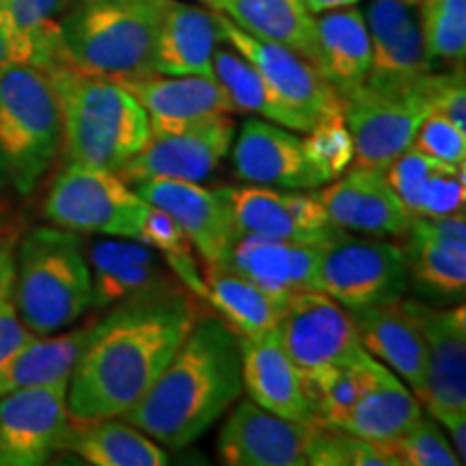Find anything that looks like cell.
Wrapping results in <instances>:
<instances>
[{
	"mask_svg": "<svg viewBox=\"0 0 466 466\" xmlns=\"http://www.w3.org/2000/svg\"><path fill=\"white\" fill-rule=\"evenodd\" d=\"M419 28L428 61L464 66L466 55V0H419Z\"/></svg>",
	"mask_w": 466,
	"mask_h": 466,
	"instance_id": "obj_35",
	"label": "cell"
},
{
	"mask_svg": "<svg viewBox=\"0 0 466 466\" xmlns=\"http://www.w3.org/2000/svg\"><path fill=\"white\" fill-rule=\"evenodd\" d=\"M307 5V9L311 11L313 15L322 14V11L339 9V7H350V5H359L360 0H302Z\"/></svg>",
	"mask_w": 466,
	"mask_h": 466,
	"instance_id": "obj_47",
	"label": "cell"
},
{
	"mask_svg": "<svg viewBox=\"0 0 466 466\" xmlns=\"http://www.w3.org/2000/svg\"><path fill=\"white\" fill-rule=\"evenodd\" d=\"M56 61L61 58L55 52L44 48L42 44L35 42L14 25L7 9L0 3V74L14 66H22V63L48 67Z\"/></svg>",
	"mask_w": 466,
	"mask_h": 466,
	"instance_id": "obj_43",
	"label": "cell"
},
{
	"mask_svg": "<svg viewBox=\"0 0 466 466\" xmlns=\"http://www.w3.org/2000/svg\"><path fill=\"white\" fill-rule=\"evenodd\" d=\"M63 127L48 69L22 63L0 74V190L26 197L61 151Z\"/></svg>",
	"mask_w": 466,
	"mask_h": 466,
	"instance_id": "obj_6",
	"label": "cell"
},
{
	"mask_svg": "<svg viewBox=\"0 0 466 466\" xmlns=\"http://www.w3.org/2000/svg\"><path fill=\"white\" fill-rule=\"evenodd\" d=\"M17 316L33 335H55L91 309V270L78 233L33 227L15 244L11 291Z\"/></svg>",
	"mask_w": 466,
	"mask_h": 466,
	"instance_id": "obj_5",
	"label": "cell"
},
{
	"mask_svg": "<svg viewBox=\"0 0 466 466\" xmlns=\"http://www.w3.org/2000/svg\"><path fill=\"white\" fill-rule=\"evenodd\" d=\"M318 259L319 244L238 236L223 264L288 300L294 291L318 289Z\"/></svg>",
	"mask_w": 466,
	"mask_h": 466,
	"instance_id": "obj_23",
	"label": "cell"
},
{
	"mask_svg": "<svg viewBox=\"0 0 466 466\" xmlns=\"http://www.w3.org/2000/svg\"><path fill=\"white\" fill-rule=\"evenodd\" d=\"M100 318L76 326L67 333L35 337L17 357L0 371V398L20 389L46 387V384L69 382L76 363L85 354L86 346L96 335Z\"/></svg>",
	"mask_w": 466,
	"mask_h": 466,
	"instance_id": "obj_28",
	"label": "cell"
},
{
	"mask_svg": "<svg viewBox=\"0 0 466 466\" xmlns=\"http://www.w3.org/2000/svg\"><path fill=\"white\" fill-rule=\"evenodd\" d=\"M214 14H217L223 42L240 52L250 66L264 76L266 83L277 91L283 102L309 116L313 124L330 119V116H343L341 96L326 83L313 63L281 44L247 33L220 11H214Z\"/></svg>",
	"mask_w": 466,
	"mask_h": 466,
	"instance_id": "obj_12",
	"label": "cell"
},
{
	"mask_svg": "<svg viewBox=\"0 0 466 466\" xmlns=\"http://www.w3.org/2000/svg\"><path fill=\"white\" fill-rule=\"evenodd\" d=\"M408 275L434 299H460L466 289V248L442 244L408 227Z\"/></svg>",
	"mask_w": 466,
	"mask_h": 466,
	"instance_id": "obj_33",
	"label": "cell"
},
{
	"mask_svg": "<svg viewBox=\"0 0 466 466\" xmlns=\"http://www.w3.org/2000/svg\"><path fill=\"white\" fill-rule=\"evenodd\" d=\"M206 300L238 337H250L277 329L283 302L250 279L238 275L225 264L203 268Z\"/></svg>",
	"mask_w": 466,
	"mask_h": 466,
	"instance_id": "obj_30",
	"label": "cell"
},
{
	"mask_svg": "<svg viewBox=\"0 0 466 466\" xmlns=\"http://www.w3.org/2000/svg\"><path fill=\"white\" fill-rule=\"evenodd\" d=\"M91 270V307L113 309L171 288L154 250L138 240H104L86 250Z\"/></svg>",
	"mask_w": 466,
	"mask_h": 466,
	"instance_id": "obj_24",
	"label": "cell"
},
{
	"mask_svg": "<svg viewBox=\"0 0 466 466\" xmlns=\"http://www.w3.org/2000/svg\"><path fill=\"white\" fill-rule=\"evenodd\" d=\"M134 190L182 227L206 264H223L238 238L223 188L209 190L199 182L182 179H145L134 184Z\"/></svg>",
	"mask_w": 466,
	"mask_h": 466,
	"instance_id": "obj_17",
	"label": "cell"
},
{
	"mask_svg": "<svg viewBox=\"0 0 466 466\" xmlns=\"http://www.w3.org/2000/svg\"><path fill=\"white\" fill-rule=\"evenodd\" d=\"M48 69L61 108V149L67 162L116 173L147 143L145 108L113 78L56 61Z\"/></svg>",
	"mask_w": 466,
	"mask_h": 466,
	"instance_id": "obj_3",
	"label": "cell"
},
{
	"mask_svg": "<svg viewBox=\"0 0 466 466\" xmlns=\"http://www.w3.org/2000/svg\"><path fill=\"white\" fill-rule=\"evenodd\" d=\"M430 74L400 89L363 85L343 100V124L352 137L354 165L384 171L410 147L421 121L432 113L425 91Z\"/></svg>",
	"mask_w": 466,
	"mask_h": 466,
	"instance_id": "obj_9",
	"label": "cell"
},
{
	"mask_svg": "<svg viewBox=\"0 0 466 466\" xmlns=\"http://www.w3.org/2000/svg\"><path fill=\"white\" fill-rule=\"evenodd\" d=\"M302 149L329 182L346 173L354 162L352 137L343 124V116L318 121L302 138Z\"/></svg>",
	"mask_w": 466,
	"mask_h": 466,
	"instance_id": "obj_38",
	"label": "cell"
},
{
	"mask_svg": "<svg viewBox=\"0 0 466 466\" xmlns=\"http://www.w3.org/2000/svg\"><path fill=\"white\" fill-rule=\"evenodd\" d=\"M240 359L242 389L255 404L279 417L316 423L305 378L283 350L277 329L240 337Z\"/></svg>",
	"mask_w": 466,
	"mask_h": 466,
	"instance_id": "obj_21",
	"label": "cell"
},
{
	"mask_svg": "<svg viewBox=\"0 0 466 466\" xmlns=\"http://www.w3.org/2000/svg\"><path fill=\"white\" fill-rule=\"evenodd\" d=\"M147 206L116 173L67 162L50 186L44 214L50 225L74 233L138 240Z\"/></svg>",
	"mask_w": 466,
	"mask_h": 466,
	"instance_id": "obj_7",
	"label": "cell"
},
{
	"mask_svg": "<svg viewBox=\"0 0 466 466\" xmlns=\"http://www.w3.org/2000/svg\"><path fill=\"white\" fill-rule=\"evenodd\" d=\"M220 42L223 35L214 11L167 0L156 39L154 72L162 76L214 78L212 56Z\"/></svg>",
	"mask_w": 466,
	"mask_h": 466,
	"instance_id": "obj_25",
	"label": "cell"
},
{
	"mask_svg": "<svg viewBox=\"0 0 466 466\" xmlns=\"http://www.w3.org/2000/svg\"><path fill=\"white\" fill-rule=\"evenodd\" d=\"M3 225H5V220H3V217H0V231H3Z\"/></svg>",
	"mask_w": 466,
	"mask_h": 466,
	"instance_id": "obj_50",
	"label": "cell"
},
{
	"mask_svg": "<svg viewBox=\"0 0 466 466\" xmlns=\"http://www.w3.org/2000/svg\"><path fill=\"white\" fill-rule=\"evenodd\" d=\"M316 67L341 100L367 83L371 42L363 11L357 9V5L316 15Z\"/></svg>",
	"mask_w": 466,
	"mask_h": 466,
	"instance_id": "obj_26",
	"label": "cell"
},
{
	"mask_svg": "<svg viewBox=\"0 0 466 466\" xmlns=\"http://www.w3.org/2000/svg\"><path fill=\"white\" fill-rule=\"evenodd\" d=\"M214 11L255 37L281 44L316 66V15L302 0H217Z\"/></svg>",
	"mask_w": 466,
	"mask_h": 466,
	"instance_id": "obj_29",
	"label": "cell"
},
{
	"mask_svg": "<svg viewBox=\"0 0 466 466\" xmlns=\"http://www.w3.org/2000/svg\"><path fill=\"white\" fill-rule=\"evenodd\" d=\"M330 225L370 236H406L410 214L401 206L384 171L354 167L318 192Z\"/></svg>",
	"mask_w": 466,
	"mask_h": 466,
	"instance_id": "obj_20",
	"label": "cell"
},
{
	"mask_svg": "<svg viewBox=\"0 0 466 466\" xmlns=\"http://www.w3.org/2000/svg\"><path fill=\"white\" fill-rule=\"evenodd\" d=\"M352 316L365 352L398 371L419 398L423 391L428 352L415 302H382L354 311Z\"/></svg>",
	"mask_w": 466,
	"mask_h": 466,
	"instance_id": "obj_22",
	"label": "cell"
},
{
	"mask_svg": "<svg viewBox=\"0 0 466 466\" xmlns=\"http://www.w3.org/2000/svg\"><path fill=\"white\" fill-rule=\"evenodd\" d=\"M436 165H439V160L408 147L404 154H400L391 165L384 168V179L398 195V199L406 208V212L410 214V218L419 217L425 186H428L430 175H432Z\"/></svg>",
	"mask_w": 466,
	"mask_h": 466,
	"instance_id": "obj_40",
	"label": "cell"
},
{
	"mask_svg": "<svg viewBox=\"0 0 466 466\" xmlns=\"http://www.w3.org/2000/svg\"><path fill=\"white\" fill-rule=\"evenodd\" d=\"M389 456L398 460L400 466H458V453L447 442L445 434L436 425V419L419 417V421L412 425L391 442L378 445Z\"/></svg>",
	"mask_w": 466,
	"mask_h": 466,
	"instance_id": "obj_37",
	"label": "cell"
},
{
	"mask_svg": "<svg viewBox=\"0 0 466 466\" xmlns=\"http://www.w3.org/2000/svg\"><path fill=\"white\" fill-rule=\"evenodd\" d=\"M412 149L445 165H464L466 132L439 113H430L412 138Z\"/></svg>",
	"mask_w": 466,
	"mask_h": 466,
	"instance_id": "obj_42",
	"label": "cell"
},
{
	"mask_svg": "<svg viewBox=\"0 0 466 466\" xmlns=\"http://www.w3.org/2000/svg\"><path fill=\"white\" fill-rule=\"evenodd\" d=\"M277 333L305 380L365 352L352 311L319 289L294 291L283 302Z\"/></svg>",
	"mask_w": 466,
	"mask_h": 466,
	"instance_id": "obj_11",
	"label": "cell"
},
{
	"mask_svg": "<svg viewBox=\"0 0 466 466\" xmlns=\"http://www.w3.org/2000/svg\"><path fill=\"white\" fill-rule=\"evenodd\" d=\"M63 451L93 466H162L167 451L121 417L93 423H72Z\"/></svg>",
	"mask_w": 466,
	"mask_h": 466,
	"instance_id": "obj_31",
	"label": "cell"
},
{
	"mask_svg": "<svg viewBox=\"0 0 466 466\" xmlns=\"http://www.w3.org/2000/svg\"><path fill=\"white\" fill-rule=\"evenodd\" d=\"M238 236L322 244L337 231L318 192H279L270 186L223 188Z\"/></svg>",
	"mask_w": 466,
	"mask_h": 466,
	"instance_id": "obj_16",
	"label": "cell"
},
{
	"mask_svg": "<svg viewBox=\"0 0 466 466\" xmlns=\"http://www.w3.org/2000/svg\"><path fill=\"white\" fill-rule=\"evenodd\" d=\"M378 367H380V360L371 357L370 352H363L348 363L330 367L305 380L313 412H316V423L322 428H335L337 421L374 384Z\"/></svg>",
	"mask_w": 466,
	"mask_h": 466,
	"instance_id": "obj_34",
	"label": "cell"
},
{
	"mask_svg": "<svg viewBox=\"0 0 466 466\" xmlns=\"http://www.w3.org/2000/svg\"><path fill=\"white\" fill-rule=\"evenodd\" d=\"M240 393V337L220 318L199 316L149 391L121 419L160 445L182 450L206 434Z\"/></svg>",
	"mask_w": 466,
	"mask_h": 466,
	"instance_id": "obj_2",
	"label": "cell"
},
{
	"mask_svg": "<svg viewBox=\"0 0 466 466\" xmlns=\"http://www.w3.org/2000/svg\"><path fill=\"white\" fill-rule=\"evenodd\" d=\"M236 124L231 115H220L206 124L184 130L149 134L147 143L116 171L126 184L145 179H182L203 182L229 154Z\"/></svg>",
	"mask_w": 466,
	"mask_h": 466,
	"instance_id": "obj_14",
	"label": "cell"
},
{
	"mask_svg": "<svg viewBox=\"0 0 466 466\" xmlns=\"http://www.w3.org/2000/svg\"><path fill=\"white\" fill-rule=\"evenodd\" d=\"M167 0H72L58 17L61 61L113 80L154 72Z\"/></svg>",
	"mask_w": 466,
	"mask_h": 466,
	"instance_id": "obj_4",
	"label": "cell"
},
{
	"mask_svg": "<svg viewBox=\"0 0 466 466\" xmlns=\"http://www.w3.org/2000/svg\"><path fill=\"white\" fill-rule=\"evenodd\" d=\"M212 74L225 89L236 113H255L288 130L309 132L316 126L309 116L283 102L277 91L266 83L264 76L229 44H218L214 50Z\"/></svg>",
	"mask_w": 466,
	"mask_h": 466,
	"instance_id": "obj_32",
	"label": "cell"
},
{
	"mask_svg": "<svg viewBox=\"0 0 466 466\" xmlns=\"http://www.w3.org/2000/svg\"><path fill=\"white\" fill-rule=\"evenodd\" d=\"M425 91H428L432 113L447 116L466 132V89L462 66H456L450 74H430L425 80Z\"/></svg>",
	"mask_w": 466,
	"mask_h": 466,
	"instance_id": "obj_44",
	"label": "cell"
},
{
	"mask_svg": "<svg viewBox=\"0 0 466 466\" xmlns=\"http://www.w3.org/2000/svg\"><path fill=\"white\" fill-rule=\"evenodd\" d=\"M35 337L31 330L26 329V324L22 322L17 316L14 302L7 300L5 305H0V371L7 367L11 360L17 357L22 348L28 341H33Z\"/></svg>",
	"mask_w": 466,
	"mask_h": 466,
	"instance_id": "obj_45",
	"label": "cell"
},
{
	"mask_svg": "<svg viewBox=\"0 0 466 466\" xmlns=\"http://www.w3.org/2000/svg\"><path fill=\"white\" fill-rule=\"evenodd\" d=\"M67 382L20 389L0 398V466H39L67 439Z\"/></svg>",
	"mask_w": 466,
	"mask_h": 466,
	"instance_id": "obj_13",
	"label": "cell"
},
{
	"mask_svg": "<svg viewBox=\"0 0 466 466\" xmlns=\"http://www.w3.org/2000/svg\"><path fill=\"white\" fill-rule=\"evenodd\" d=\"M231 147L233 171L242 182L288 190L318 188L329 182L307 158L302 138L272 121H247Z\"/></svg>",
	"mask_w": 466,
	"mask_h": 466,
	"instance_id": "obj_18",
	"label": "cell"
},
{
	"mask_svg": "<svg viewBox=\"0 0 466 466\" xmlns=\"http://www.w3.org/2000/svg\"><path fill=\"white\" fill-rule=\"evenodd\" d=\"M425 337V380L419 401L450 430L460 462L466 460V307L415 302Z\"/></svg>",
	"mask_w": 466,
	"mask_h": 466,
	"instance_id": "obj_10",
	"label": "cell"
},
{
	"mask_svg": "<svg viewBox=\"0 0 466 466\" xmlns=\"http://www.w3.org/2000/svg\"><path fill=\"white\" fill-rule=\"evenodd\" d=\"M197 3H206L209 9H214V7H217V0H197Z\"/></svg>",
	"mask_w": 466,
	"mask_h": 466,
	"instance_id": "obj_48",
	"label": "cell"
},
{
	"mask_svg": "<svg viewBox=\"0 0 466 466\" xmlns=\"http://www.w3.org/2000/svg\"><path fill=\"white\" fill-rule=\"evenodd\" d=\"M319 428L244 400L220 428V460L229 466H307L309 445Z\"/></svg>",
	"mask_w": 466,
	"mask_h": 466,
	"instance_id": "obj_15",
	"label": "cell"
},
{
	"mask_svg": "<svg viewBox=\"0 0 466 466\" xmlns=\"http://www.w3.org/2000/svg\"><path fill=\"white\" fill-rule=\"evenodd\" d=\"M406 281V255L398 244L354 238L341 229L319 244L318 289L348 311L400 300Z\"/></svg>",
	"mask_w": 466,
	"mask_h": 466,
	"instance_id": "obj_8",
	"label": "cell"
},
{
	"mask_svg": "<svg viewBox=\"0 0 466 466\" xmlns=\"http://www.w3.org/2000/svg\"><path fill=\"white\" fill-rule=\"evenodd\" d=\"M0 3L22 33L61 58L56 25L72 0H0Z\"/></svg>",
	"mask_w": 466,
	"mask_h": 466,
	"instance_id": "obj_39",
	"label": "cell"
},
{
	"mask_svg": "<svg viewBox=\"0 0 466 466\" xmlns=\"http://www.w3.org/2000/svg\"><path fill=\"white\" fill-rule=\"evenodd\" d=\"M466 203V175L464 165H445L439 162L425 186L421 209L417 218L450 217L464 212Z\"/></svg>",
	"mask_w": 466,
	"mask_h": 466,
	"instance_id": "obj_41",
	"label": "cell"
},
{
	"mask_svg": "<svg viewBox=\"0 0 466 466\" xmlns=\"http://www.w3.org/2000/svg\"><path fill=\"white\" fill-rule=\"evenodd\" d=\"M421 415V401L417 395L380 363L374 384L337 421L335 428L384 445L408 432Z\"/></svg>",
	"mask_w": 466,
	"mask_h": 466,
	"instance_id": "obj_27",
	"label": "cell"
},
{
	"mask_svg": "<svg viewBox=\"0 0 466 466\" xmlns=\"http://www.w3.org/2000/svg\"><path fill=\"white\" fill-rule=\"evenodd\" d=\"M404 3H408V5H417L419 0H404Z\"/></svg>",
	"mask_w": 466,
	"mask_h": 466,
	"instance_id": "obj_49",
	"label": "cell"
},
{
	"mask_svg": "<svg viewBox=\"0 0 466 466\" xmlns=\"http://www.w3.org/2000/svg\"><path fill=\"white\" fill-rule=\"evenodd\" d=\"M313 466H400L376 442L339 428H319L307 453Z\"/></svg>",
	"mask_w": 466,
	"mask_h": 466,
	"instance_id": "obj_36",
	"label": "cell"
},
{
	"mask_svg": "<svg viewBox=\"0 0 466 466\" xmlns=\"http://www.w3.org/2000/svg\"><path fill=\"white\" fill-rule=\"evenodd\" d=\"M199 316L197 300L177 283L113 307L69 376V421L124 417L149 391Z\"/></svg>",
	"mask_w": 466,
	"mask_h": 466,
	"instance_id": "obj_1",
	"label": "cell"
},
{
	"mask_svg": "<svg viewBox=\"0 0 466 466\" xmlns=\"http://www.w3.org/2000/svg\"><path fill=\"white\" fill-rule=\"evenodd\" d=\"M15 236L0 231V305L11 300L15 277Z\"/></svg>",
	"mask_w": 466,
	"mask_h": 466,
	"instance_id": "obj_46",
	"label": "cell"
},
{
	"mask_svg": "<svg viewBox=\"0 0 466 466\" xmlns=\"http://www.w3.org/2000/svg\"><path fill=\"white\" fill-rule=\"evenodd\" d=\"M116 83L145 108L151 134L184 130L236 113L223 86L206 76L147 74Z\"/></svg>",
	"mask_w": 466,
	"mask_h": 466,
	"instance_id": "obj_19",
	"label": "cell"
}]
</instances>
